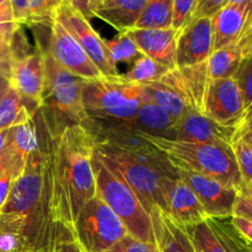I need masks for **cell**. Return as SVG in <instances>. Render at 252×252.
<instances>
[{
  "label": "cell",
  "instance_id": "obj_1",
  "mask_svg": "<svg viewBox=\"0 0 252 252\" xmlns=\"http://www.w3.org/2000/svg\"><path fill=\"white\" fill-rule=\"evenodd\" d=\"M94 144L83 126L64 129L52 139L49 208L54 224L71 231L86 202L96 196Z\"/></svg>",
  "mask_w": 252,
  "mask_h": 252
},
{
  "label": "cell",
  "instance_id": "obj_2",
  "mask_svg": "<svg viewBox=\"0 0 252 252\" xmlns=\"http://www.w3.org/2000/svg\"><path fill=\"white\" fill-rule=\"evenodd\" d=\"M38 144L32 152L26 169L14 181L0 216L21 221L41 246L56 239L59 225L53 223L49 208V158L52 139L41 113H36Z\"/></svg>",
  "mask_w": 252,
  "mask_h": 252
},
{
  "label": "cell",
  "instance_id": "obj_3",
  "mask_svg": "<svg viewBox=\"0 0 252 252\" xmlns=\"http://www.w3.org/2000/svg\"><path fill=\"white\" fill-rule=\"evenodd\" d=\"M94 154L125 184L130 187L148 213L155 208L167 213L166 202L162 193L164 176L176 177L175 167L164 154L137 155L111 149L94 147Z\"/></svg>",
  "mask_w": 252,
  "mask_h": 252
},
{
  "label": "cell",
  "instance_id": "obj_4",
  "mask_svg": "<svg viewBox=\"0 0 252 252\" xmlns=\"http://www.w3.org/2000/svg\"><path fill=\"white\" fill-rule=\"evenodd\" d=\"M43 49L44 91L39 113L51 139H56L64 129L81 126L86 120L83 106V79L62 68Z\"/></svg>",
  "mask_w": 252,
  "mask_h": 252
},
{
  "label": "cell",
  "instance_id": "obj_5",
  "mask_svg": "<svg viewBox=\"0 0 252 252\" xmlns=\"http://www.w3.org/2000/svg\"><path fill=\"white\" fill-rule=\"evenodd\" d=\"M144 138L169 159L172 166L206 175L241 191L243 179L233 148L229 144L189 143L143 133Z\"/></svg>",
  "mask_w": 252,
  "mask_h": 252
},
{
  "label": "cell",
  "instance_id": "obj_6",
  "mask_svg": "<svg viewBox=\"0 0 252 252\" xmlns=\"http://www.w3.org/2000/svg\"><path fill=\"white\" fill-rule=\"evenodd\" d=\"M83 106L86 117L110 122H129L137 116L143 100L142 85L126 83L121 74L85 80Z\"/></svg>",
  "mask_w": 252,
  "mask_h": 252
},
{
  "label": "cell",
  "instance_id": "obj_7",
  "mask_svg": "<svg viewBox=\"0 0 252 252\" xmlns=\"http://www.w3.org/2000/svg\"><path fill=\"white\" fill-rule=\"evenodd\" d=\"M96 196L121 219L128 234L143 243L155 244L152 217L127 184L116 176L95 154L93 155Z\"/></svg>",
  "mask_w": 252,
  "mask_h": 252
},
{
  "label": "cell",
  "instance_id": "obj_8",
  "mask_svg": "<svg viewBox=\"0 0 252 252\" xmlns=\"http://www.w3.org/2000/svg\"><path fill=\"white\" fill-rule=\"evenodd\" d=\"M70 234L83 252H105L128 231L112 209L95 196L83 207Z\"/></svg>",
  "mask_w": 252,
  "mask_h": 252
},
{
  "label": "cell",
  "instance_id": "obj_9",
  "mask_svg": "<svg viewBox=\"0 0 252 252\" xmlns=\"http://www.w3.org/2000/svg\"><path fill=\"white\" fill-rule=\"evenodd\" d=\"M203 113L226 128L239 129L246 120L243 95L234 78L211 79L203 102Z\"/></svg>",
  "mask_w": 252,
  "mask_h": 252
},
{
  "label": "cell",
  "instance_id": "obj_10",
  "mask_svg": "<svg viewBox=\"0 0 252 252\" xmlns=\"http://www.w3.org/2000/svg\"><path fill=\"white\" fill-rule=\"evenodd\" d=\"M56 19L76 39L103 76L120 75L117 66L111 62L103 38L78 10L74 9L68 1H63L57 10Z\"/></svg>",
  "mask_w": 252,
  "mask_h": 252
},
{
  "label": "cell",
  "instance_id": "obj_11",
  "mask_svg": "<svg viewBox=\"0 0 252 252\" xmlns=\"http://www.w3.org/2000/svg\"><path fill=\"white\" fill-rule=\"evenodd\" d=\"M174 167L177 176L194 192L209 219L221 220L233 217L236 198L240 193L239 189L225 186L217 180L185 167Z\"/></svg>",
  "mask_w": 252,
  "mask_h": 252
},
{
  "label": "cell",
  "instance_id": "obj_12",
  "mask_svg": "<svg viewBox=\"0 0 252 252\" xmlns=\"http://www.w3.org/2000/svg\"><path fill=\"white\" fill-rule=\"evenodd\" d=\"M49 29L51 36L47 51L62 68L83 80H93L103 76L80 44L58 20L54 19Z\"/></svg>",
  "mask_w": 252,
  "mask_h": 252
},
{
  "label": "cell",
  "instance_id": "obj_13",
  "mask_svg": "<svg viewBox=\"0 0 252 252\" xmlns=\"http://www.w3.org/2000/svg\"><path fill=\"white\" fill-rule=\"evenodd\" d=\"M238 129L218 125L204 113L189 107L176 121L169 139L189 143L231 145Z\"/></svg>",
  "mask_w": 252,
  "mask_h": 252
},
{
  "label": "cell",
  "instance_id": "obj_14",
  "mask_svg": "<svg viewBox=\"0 0 252 252\" xmlns=\"http://www.w3.org/2000/svg\"><path fill=\"white\" fill-rule=\"evenodd\" d=\"M162 193L167 214L186 230L209 219L194 192L179 176H164Z\"/></svg>",
  "mask_w": 252,
  "mask_h": 252
},
{
  "label": "cell",
  "instance_id": "obj_15",
  "mask_svg": "<svg viewBox=\"0 0 252 252\" xmlns=\"http://www.w3.org/2000/svg\"><path fill=\"white\" fill-rule=\"evenodd\" d=\"M214 51L212 17L193 19L180 32L176 47V68L207 62Z\"/></svg>",
  "mask_w": 252,
  "mask_h": 252
},
{
  "label": "cell",
  "instance_id": "obj_16",
  "mask_svg": "<svg viewBox=\"0 0 252 252\" xmlns=\"http://www.w3.org/2000/svg\"><path fill=\"white\" fill-rule=\"evenodd\" d=\"M9 81L10 88L20 96L41 107L44 91L43 49L41 44H37V49L15 62Z\"/></svg>",
  "mask_w": 252,
  "mask_h": 252
},
{
  "label": "cell",
  "instance_id": "obj_17",
  "mask_svg": "<svg viewBox=\"0 0 252 252\" xmlns=\"http://www.w3.org/2000/svg\"><path fill=\"white\" fill-rule=\"evenodd\" d=\"M127 32L135 42L143 56L157 62L169 70L176 68V47L180 30L169 29H132Z\"/></svg>",
  "mask_w": 252,
  "mask_h": 252
},
{
  "label": "cell",
  "instance_id": "obj_18",
  "mask_svg": "<svg viewBox=\"0 0 252 252\" xmlns=\"http://www.w3.org/2000/svg\"><path fill=\"white\" fill-rule=\"evenodd\" d=\"M37 144L38 128L36 115L29 122L7 129L5 140V167L14 177V181L25 171L27 161Z\"/></svg>",
  "mask_w": 252,
  "mask_h": 252
},
{
  "label": "cell",
  "instance_id": "obj_19",
  "mask_svg": "<svg viewBox=\"0 0 252 252\" xmlns=\"http://www.w3.org/2000/svg\"><path fill=\"white\" fill-rule=\"evenodd\" d=\"M214 51L234 43L252 24V0L245 4H226L212 16Z\"/></svg>",
  "mask_w": 252,
  "mask_h": 252
},
{
  "label": "cell",
  "instance_id": "obj_20",
  "mask_svg": "<svg viewBox=\"0 0 252 252\" xmlns=\"http://www.w3.org/2000/svg\"><path fill=\"white\" fill-rule=\"evenodd\" d=\"M207 62L192 66L175 68L166 73V78L184 96L189 107L202 113H203L204 96L211 80Z\"/></svg>",
  "mask_w": 252,
  "mask_h": 252
},
{
  "label": "cell",
  "instance_id": "obj_21",
  "mask_svg": "<svg viewBox=\"0 0 252 252\" xmlns=\"http://www.w3.org/2000/svg\"><path fill=\"white\" fill-rule=\"evenodd\" d=\"M147 0H103L96 9L95 17L107 22L118 32L134 27L142 15Z\"/></svg>",
  "mask_w": 252,
  "mask_h": 252
},
{
  "label": "cell",
  "instance_id": "obj_22",
  "mask_svg": "<svg viewBox=\"0 0 252 252\" xmlns=\"http://www.w3.org/2000/svg\"><path fill=\"white\" fill-rule=\"evenodd\" d=\"M189 234L196 251L199 252H238L230 233L224 230L218 220L208 219L194 228L189 229Z\"/></svg>",
  "mask_w": 252,
  "mask_h": 252
},
{
  "label": "cell",
  "instance_id": "obj_23",
  "mask_svg": "<svg viewBox=\"0 0 252 252\" xmlns=\"http://www.w3.org/2000/svg\"><path fill=\"white\" fill-rule=\"evenodd\" d=\"M29 53L22 26L16 22L0 25V74L9 79L15 62Z\"/></svg>",
  "mask_w": 252,
  "mask_h": 252
},
{
  "label": "cell",
  "instance_id": "obj_24",
  "mask_svg": "<svg viewBox=\"0 0 252 252\" xmlns=\"http://www.w3.org/2000/svg\"><path fill=\"white\" fill-rule=\"evenodd\" d=\"M142 89L143 96L145 98L159 106L176 121L189 107L184 96L172 85V83L166 78V75H162L157 81L143 84Z\"/></svg>",
  "mask_w": 252,
  "mask_h": 252
},
{
  "label": "cell",
  "instance_id": "obj_25",
  "mask_svg": "<svg viewBox=\"0 0 252 252\" xmlns=\"http://www.w3.org/2000/svg\"><path fill=\"white\" fill-rule=\"evenodd\" d=\"M63 1L65 0H10L14 20L20 26L51 25Z\"/></svg>",
  "mask_w": 252,
  "mask_h": 252
},
{
  "label": "cell",
  "instance_id": "obj_26",
  "mask_svg": "<svg viewBox=\"0 0 252 252\" xmlns=\"http://www.w3.org/2000/svg\"><path fill=\"white\" fill-rule=\"evenodd\" d=\"M132 123L138 130L143 133L169 138L170 133L176 123V120L172 118L159 106L143 96L139 110Z\"/></svg>",
  "mask_w": 252,
  "mask_h": 252
},
{
  "label": "cell",
  "instance_id": "obj_27",
  "mask_svg": "<svg viewBox=\"0 0 252 252\" xmlns=\"http://www.w3.org/2000/svg\"><path fill=\"white\" fill-rule=\"evenodd\" d=\"M39 106L25 100L12 88L0 100V132L22 125L34 117Z\"/></svg>",
  "mask_w": 252,
  "mask_h": 252
},
{
  "label": "cell",
  "instance_id": "obj_28",
  "mask_svg": "<svg viewBox=\"0 0 252 252\" xmlns=\"http://www.w3.org/2000/svg\"><path fill=\"white\" fill-rule=\"evenodd\" d=\"M41 248L21 221L0 216V252H37Z\"/></svg>",
  "mask_w": 252,
  "mask_h": 252
},
{
  "label": "cell",
  "instance_id": "obj_29",
  "mask_svg": "<svg viewBox=\"0 0 252 252\" xmlns=\"http://www.w3.org/2000/svg\"><path fill=\"white\" fill-rule=\"evenodd\" d=\"M174 0H147L133 29H169L172 25Z\"/></svg>",
  "mask_w": 252,
  "mask_h": 252
},
{
  "label": "cell",
  "instance_id": "obj_30",
  "mask_svg": "<svg viewBox=\"0 0 252 252\" xmlns=\"http://www.w3.org/2000/svg\"><path fill=\"white\" fill-rule=\"evenodd\" d=\"M103 42L115 66L120 63H134L137 59L143 57L140 49L127 32H120L112 39L103 38Z\"/></svg>",
  "mask_w": 252,
  "mask_h": 252
},
{
  "label": "cell",
  "instance_id": "obj_31",
  "mask_svg": "<svg viewBox=\"0 0 252 252\" xmlns=\"http://www.w3.org/2000/svg\"><path fill=\"white\" fill-rule=\"evenodd\" d=\"M169 71V69L165 66L160 65L157 62L152 61L148 57L143 56L139 59L133 63L132 68L125 74H121V78L126 81V83L132 84H143L152 83V81H157L161 78L162 75Z\"/></svg>",
  "mask_w": 252,
  "mask_h": 252
},
{
  "label": "cell",
  "instance_id": "obj_32",
  "mask_svg": "<svg viewBox=\"0 0 252 252\" xmlns=\"http://www.w3.org/2000/svg\"><path fill=\"white\" fill-rule=\"evenodd\" d=\"M234 155L238 162L239 171L243 179L244 186L252 185V147L250 143L239 133L236 132L231 143ZM243 186V187H244Z\"/></svg>",
  "mask_w": 252,
  "mask_h": 252
},
{
  "label": "cell",
  "instance_id": "obj_33",
  "mask_svg": "<svg viewBox=\"0 0 252 252\" xmlns=\"http://www.w3.org/2000/svg\"><path fill=\"white\" fill-rule=\"evenodd\" d=\"M240 93L243 95L246 118L252 115V58H248L241 63L234 75Z\"/></svg>",
  "mask_w": 252,
  "mask_h": 252
},
{
  "label": "cell",
  "instance_id": "obj_34",
  "mask_svg": "<svg viewBox=\"0 0 252 252\" xmlns=\"http://www.w3.org/2000/svg\"><path fill=\"white\" fill-rule=\"evenodd\" d=\"M197 5H198V0H174L171 27L180 31L185 29L193 20Z\"/></svg>",
  "mask_w": 252,
  "mask_h": 252
},
{
  "label": "cell",
  "instance_id": "obj_35",
  "mask_svg": "<svg viewBox=\"0 0 252 252\" xmlns=\"http://www.w3.org/2000/svg\"><path fill=\"white\" fill-rule=\"evenodd\" d=\"M105 252H159L155 244L143 243L138 239L133 238L129 234L116 243L112 248Z\"/></svg>",
  "mask_w": 252,
  "mask_h": 252
},
{
  "label": "cell",
  "instance_id": "obj_36",
  "mask_svg": "<svg viewBox=\"0 0 252 252\" xmlns=\"http://www.w3.org/2000/svg\"><path fill=\"white\" fill-rule=\"evenodd\" d=\"M231 228L241 239L246 248L252 252V221L241 217L233 216L230 218Z\"/></svg>",
  "mask_w": 252,
  "mask_h": 252
},
{
  "label": "cell",
  "instance_id": "obj_37",
  "mask_svg": "<svg viewBox=\"0 0 252 252\" xmlns=\"http://www.w3.org/2000/svg\"><path fill=\"white\" fill-rule=\"evenodd\" d=\"M54 252H83L78 244L74 240L73 235L68 229L61 226L59 228L58 236L56 239V245H54Z\"/></svg>",
  "mask_w": 252,
  "mask_h": 252
},
{
  "label": "cell",
  "instance_id": "obj_38",
  "mask_svg": "<svg viewBox=\"0 0 252 252\" xmlns=\"http://www.w3.org/2000/svg\"><path fill=\"white\" fill-rule=\"evenodd\" d=\"M228 0H198L193 19L197 17H212L217 11L226 5Z\"/></svg>",
  "mask_w": 252,
  "mask_h": 252
},
{
  "label": "cell",
  "instance_id": "obj_39",
  "mask_svg": "<svg viewBox=\"0 0 252 252\" xmlns=\"http://www.w3.org/2000/svg\"><path fill=\"white\" fill-rule=\"evenodd\" d=\"M233 216L241 217L252 221V196L246 192L240 191L236 198L235 207H234Z\"/></svg>",
  "mask_w": 252,
  "mask_h": 252
},
{
  "label": "cell",
  "instance_id": "obj_40",
  "mask_svg": "<svg viewBox=\"0 0 252 252\" xmlns=\"http://www.w3.org/2000/svg\"><path fill=\"white\" fill-rule=\"evenodd\" d=\"M75 10H78L86 20L95 17V11L103 0H65Z\"/></svg>",
  "mask_w": 252,
  "mask_h": 252
},
{
  "label": "cell",
  "instance_id": "obj_41",
  "mask_svg": "<svg viewBox=\"0 0 252 252\" xmlns=\"http://www.w3.org/2000/svg\"><path fill=\"white\" fill-rule=\"evenodd\" d=\"M12 184H14V177L9 171H5L0 175V211L4 208L5 203H6Z\"/></svg>",
  "mask_w": 252,
  "mask_h": 252
},
{
  "label": "cell",
  "instance_id": "obj_42",
  "mask_svg": "<svg viewBox=\"0 0 252 252\" xmlns=\"http://www.w3.org/2000/svg\"><path fill=\"white\" fill-rule=\"evenodd\" d=\"M238 130L249 143H252V115L246 118L245 122L243 123V126Z\"/></svg>",
  "mask_w": 252,
  "mask_h": 252
},
{
  "label": "cell",
  "instance_id": "obj_43",
  "mask_svg": "<svg viewBox=\"0 0 252 252\" xmlns=\"http://www.w3.org/2000/svg\"><path fill=\"white\" fill-rule=\"evenodd\" d=\"M7 130H1L0 132V175L2 172L7 171L5 167V140H6Z\"/></svg>",
  "mask_w": 252,
  "mask_h": 252
},
{
  "label": "cell",
  "instance_id": "obj_44",
  "mask_svg": "<svg viewBox=\"0 0 252 252\" xmlns=\"http://www.w3.org/2000/svg\"><path fill=\"white\" fill-rule=\"evenodd\" d=\"M10 89V81L6 76H4L2 74H0V100L4 97L5 94L7 93V90Z\"/></svg>",
  "mask_w": 252,
  "mask_h": 252
},
{
  "label": "cell",
  "instance_id": "obj_45",
  "mask_svg": "<svg viewBox=\"0 0 252 252\" xmlns=\"http://www.w3.org/2000/svg\"><path fill=\"white\" fill-rule=\"evenodd\" d=\"M235 235H236L235 238H234V236H233V240H234V244H235L236 251H238V252H251L248 248H246L245 244H244L243 241H241V239L239 238L238 234L235 233Z\"/></svg>",
  "mask_w": 252,
  "mask_h": 252
},
{
  "label": "cell",
  "instance_id": "obj_46",
  "mask_svg": "<svg viewBox=\"0 0 252 252\" xmlns=\"http://www.w3.org/2000/svg\"><path fill=\"white\" fill-rule=\"evenodd\" d=\"M59 228H61V226H59ZM58 233H59V230H58ZM57 236H58V234H57ZM57 236H56V239H57ZM56 239H54V240L52 241V243H49L48 245H46V246H43V248L39 249V250L37 251V252H54V245H56Z\"/></svg>",
  "mask_w": 252,
  "mask_h": 252
},
{
  "label": "cell",
  "instance_id": "obj_47",
  "mask_svg": "<svg viewBox=\"0 0 252 252\" xmlns=\"http://www.w3.org/2000/svg\"><path fill=\"white\" fill-rule=\"evenodd\" d=\"M248 1H250V0H228L226 4H245Z\"/></svg>",
  "mask_w": 252,
  "mask_h": 252
},
{
  "label": "cell",
  "instance_id": "obj_48",
  "mask_svg": "<svg viewBox=\"0 0 252 252\" xmlns=\"http://www.w3.org/2000/svg\"><path fill=\"white\" fill-rule=\"evenodd\" d=\"M243 192H246V193L251 194L252 196V185H250V186H244L243 189H241Z\"/></svg>",
  "mask_w": 252,
  "mask_h": 252
},
{
  "label": "cell",
  "instance_id": "obj_49",
  "mask_svg": "<svg viewBox=\"0 0 252 252\" xmlns=\"http://www.w3.org/2000/svg\"><path fill=\"white\" fill-rule=\"evenodd\" d=\"M9 1H10V0H0V7H2L5 4H7Z\"/></svg>",
  "mask_w": 252,
  "mask_h": 252
},
{
  "label": "cell",
  "instance_id": "obj_50",
  "mask_svg": "<svg viewBox=\"0 0 252 252\" xmlns=\"http://www.w3.org/2000/svg\"><path fill=\"white\" fill-rule=\"evenodd\" d=\"M250 144H251V147H252V143H250Z\"/></svg>",
  "mask_w": 252,
  "mask_h": 252
},
{
  "label": "cell",
  "instance_id": "obj_51",
  "mask_svg": "<svg viewBox=\"0 0 252 252\" xmlns=\"http://www.w3.org/2000/svg\"><path fill=\"white\" fill-rule=\"evenodd\" d=\"M196 252H199V251H196Z\"/></svg>",
  "mask_w": 252,
  "mask_h": 252
},
{
  "label": "cell",
  "instance_id": "obj_52",
  "mask_svg": "<svg viewBox=\"0 0 252 252\" xmlns=\"http://www.w3.org/2000/svg\"><path fill=\"white\" fill-rule=\"evenodd\" d=\"M251 58H252V57H251Z\"/></svg>",
  "mask_w": 252,
  "mask_h": 252
}]
</instances>
